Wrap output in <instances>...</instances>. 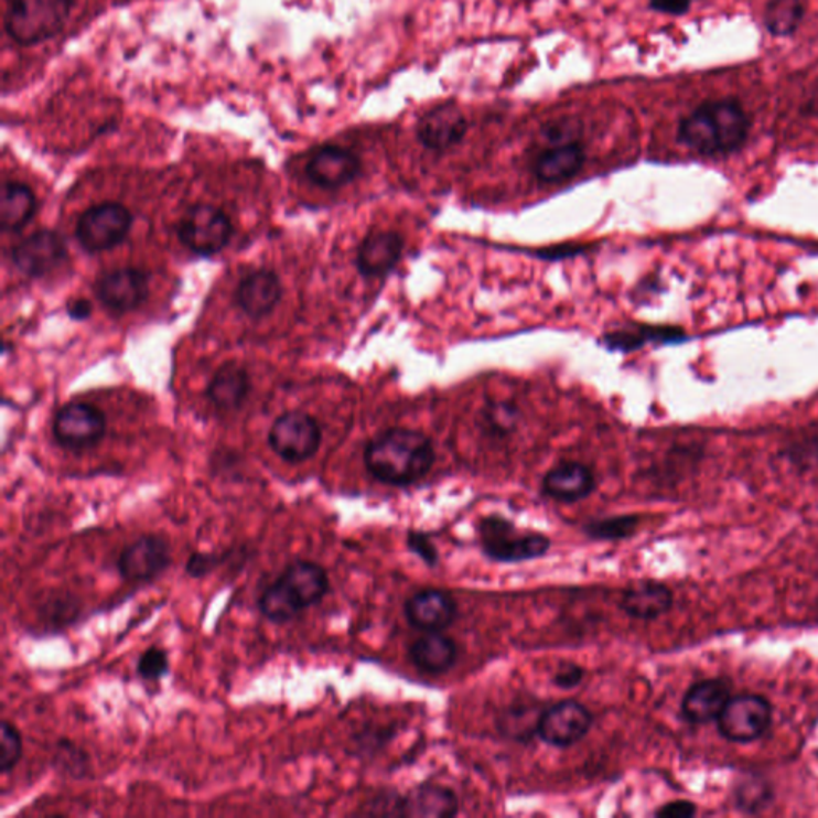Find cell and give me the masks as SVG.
I'll return each instance as SVG.
<instances>
[{"instance_id":"6da1fadb","label":"cell","mask_w":818,"mask_h":818,"mask_svg":"<svg viewBox=\"0 0 818 818\" xmlns=\"http://www.w3.org/2000/svg\"><path fill=\"white\" fill-rule=\"evenodd\" d=\"M363 459L368 472L384 485L409 486L433 467L435 448L419 430L395 427L369 441Z\"/></svg>"},{"instance_id":"7a4b0ae2","label":"cell","mask_w":818,"mask_h":818,"mask_svg":"<svg viewBox=\"0 0 818 818\" xmlns=\"http://www.w3.org/2000/svg\"><path fill=\"white\" fill-rule=\"evenodd\" d=\"M750 119L734 99L706 101L679 123L682 144L702 155L731 154L749 138Z\"/></svg>"},{"instance_id":"3957f363","label":"cell","mask_w":818,"mask_h":818,"mask_svg":"<svg viewBox=\"0 0 818 818\" xmlns=\"http://www.w3.org/2000/svg\"><path fill=\"white\" fill-rule=\"evenodd\" d=\"M480 549L494 563L517 564L546 557L550 537L537 531H521L503 515H489L476 525Z\"/></svg>"},{"instance_id":"277c9868","label":"cell","mask_w":818,"mask_h":818,"mask_svg":"<svg viewBox=\"0 0 818 818\" xmlns=\"http://www.w3.org/2000/svg\"><path fill=\"white\" fill-rule=\"evenodd\" d=\"M74 0H9L6 31L23 47L42 44L63 31Z\"/></svg>"},{"instance_id":"5b68a950","label":"cell","mask_w":818,"mask_h":818,"mask_svg":"<svg viewBox=\"0 0 818 818\" xmlns=\"http://www.w3.org/2000/svg\"><path fill=\"white\" fill-rule=\"evenodd\" d=\"M133 216L117 202H105L88 208L80 216L76 237L84 250L99 252L117 247L130 233Z\"/></svg>"},{"instance_id":"8992f818","label":"cell","mask_w":818,"mask_h":818,"mask_svg":"<svg viewBox=\"0 0 818 818\" xmlns=\"http://www.w3.org/2000/svg\"><path fill=\"white\" fill-rule=\"evenodd\" d=\"M234 227L229 216L213 205H195L187 209L177 226V237L184 247L197 255H216L227 247Z\"/></svg>"},{"instance_id":"52a82bcc","label":"cell","mask_w":818,"mask_h":818,"mask_svg":"<svg viewBox=\"0 0 818 818\" xmlns=\"http://www.w3.org/2000/svg\"><path fill=\"white\" fill-rule=\"evenodd\" d=\"M269 444L283 461L301 464L314 458L320 450L322 430L315 419L305 412H284L270 429Z\"/></svg>"},{"instance_id":"ba28073f","label":"cell","mask_w":818,"mask_h":818,"mask_svg":"<svg viewBox=\"0 0 818 818\" xmlns=\"http://www.w3.org/2000/svg\"><path fill=\"white\" fill-rule=\"evenodd\" d=\"M772 724L769 700L756 693L732 697L718 718V729L731 742L750 743L763 738Z\"/></svg>"},{"instance_id":"9c48e42d","label":"cell","mask_w":818,"mask_h":818,"mask_svg":"<svg viewBox=\"0 0 818 818\" xmlns=\"http://www.w3.org/2000/svg\"><path fill=\"white\" fill-rule=\"evenodd\" d=\"M593 721L592 711L578 700H561L543 710L537 738L555 749H569L586 738Z\"/></svg>"},{"instance_id":"30bf717a","label":"cell","mask_w":818,"mask_h":818,"mask_svg":"<svg viewBox=\"0 0 818 818\" xmlns=\"http://www.w3.org/2000/svg\"><path fill=\"white\" fill-rule=\"evenodd\" d=\"M173 563L172 546L165 537L144 535L126 547L117 560V571L128 582H152Z\"/></svg>"},{"instance_id":"8fae6325","label":"cell","mask_w":818,"mask_h":818,"mask_svg":"<svg viewBox=\"0 0 818 818\" xmlns=\"http://www.w3.org/2000/svg\"><path fill=\"white\" fill-rule=\"evenodd\" d=\"M106 433V418L88 403H67L56 412L53 437L63 448L84 451L94 448Z\"/></svg>"},{"instance_id":"7c38bea8","label":"cell","mask_w":818,"mask_h":818,"mask_svg":"<svg viewBox=\"0 0 818 818\" xmlns=\"http://www.w3.org/2000/svg\"><path fill=\"white\" fill-rule=\"evenodd\" d=\"M67 258L66 241L53 230H39L12 250V261L28 277H44Z\"/></svg>"},{"instance_id":"4fadbf2b","label":"cell","mask_w":818,"mask_h":818,"mask_svg":"<svg viewBox=\"0 0 818 818\" xmlns=\"http://www.w3.org/2000/svg\"><path fill=\"white\" fill-rule=\"evenodd\" d=\"M148 293L149 276L138 269L109 270L96 282V297L116 314H127L140 308Z\"/></svg>"},{"instance_id":"5bb4252c","label":"cell","mask_w":818,"mask_h":818,"mask_svg":"<svg viewBox=\"0 0 818 818\" xmlns=\"http://www.w3.org/2000/svg\"><path fill=\"white\" fill-rule=\"evenodd\" d=\"M458 614V601L446 590H419L405 601V617L421 632H443L456 622Z\"/></svg>"},{"instance_id":"9a60e30c","label":"cell","mask_w":818,"mask_h":818,"mask_svg":"<svg viewBox=\"0 0 818 818\" xmlns=\"http://www.w3.org/2000/svg\"><path fill=\"white\" fill-rule=\"evenodd\" d=\"M360 159L340 146L320 148L305 166L309 180L325 190L346 186L360 174Z\"/></svg>"},{"instance_id":"2e32d148","label":"cell","mask_w":818,"mask_h":818,"mask_svg":"<svg viewBox=\"0 0 818 818\" xmlns=\"http://www.w3.org/2000/svg\"><path fill=\"white\" fill-rule=\"evenodd\" d=\"M595 489V473L581 462H560L551 467L542 480L543 496L557 503H579Z\"/></svg>"},{"instance_id":"e0dca14e","label":"cell","mask_w":818,"mask_h":818,"mask_svg":"<svg viewBox=\"0 0 818 818\" xmlns=\"http://www.w3.org/2000/svg\"><path fill=\"white\" fill-rule=\"evenodd\" d=\"M467 133V120L454 103L429 110L418 123V138L427 149L446 151Z\"/></svg>"},{"instance_id":"ac0fdd59","label":"cell","mask_w":818,"mask_h":818,"mask_svg":"<svg viewBox=\"0 0 818 818\" xmlns=\"http://www.w3.org/2000/svg\"><path fill=\"white\" fill-rule=\"evenodd\" d=\"M277 579L287 586L304 611L322 603L330 592L329 572L315 561H294Z\"/></svg>"},{"instance_id":"d6986e66","label":"cell","mask_w":818,"mask_h":818,"mask_svg":"<svg viewBox=\"0 0 818 818\" xmlns=\"http://www.w3.org/2000/svg\"><path fill=\"white\" fill-rule=\"evenodd\" d=\"M282 298V283L270 270L259 269L248 273L238 283L236 301L238 308L250 319L269 315Z\"/></svg>"},{"instance_id":"ffe728a7","label":"cell","mask_w":818,"mask_h":818,"mask_svg":"<svg viewBox=\"0 0 818 818\" xmlns=\"http://www.w3.org/2000/svg\"><path fill=\"white\" fill-rule=\"evenodd\" d=\"M403 238L392 230H375L362 241L357 252V268L365 277H384L400 261Z\"/></svg>"},{"instance_id":"44dd1931","label":"cell","mask_w":818,"mask_h":818,"mask_svg":"<svg viewBox=\"0 0 818 818\" xmlns=\"http://www.w3.org/2000/svg\"><path fill=\"white\" fill-rule=\"evenodd\" d=\"M618 607L628 617L656 621L674 607V592L661 582H635L622 593Z\"/></svg>"},{"instance_id":"7402d4cb","label":"cell","mask_w":818,"mask_h":818,"mask_svg":"<svg viewBox=\"0 0 818 818\" xmlns=\"http://www.w3.org/2000/svg\"><path fill=\"white\" fill-rule=\"evenodd\" d=\"M731 688L725 679H703L686 692L681 713L692 724H707L718 720L725 703L731 699Z\"/></svg>"},{"instance_id":"603a6c76","label":"cell","mask_w":818,"mask_h":818,"mask_svg":"<svg viewBox=\"0 0 818 818\" xmlns=\"http://www.w3.org/2000/svg\"><path fill=\"white\" fill-rule=\"evenodd\" d=\"M401 816L415 818H453L459 799L453 789L437 784H421L401 798Z\"/></svg>"},{"instance_id":"cb8c5ba5","label":"cell","mask_w":818,"mask_h":818,"mask_svg":"<svg viewBox=\"0 0 818 818\" xmlns=\"http://www.w3.org/2000/svg\"><path fill=\"white\" fill-rule=\"evenodd\" d=\"M409 660L426 675H444L456 665L459 647L441 632L426 633L409 646Z\"/></svg>"},{"instance_id":"d4e9b609","label":"cell","mask_w":818,"mask_h":818,"mask_svg":"<svg viewBox=\"0 0 818 818\" xmlns=\"http://www.w3.org/2000/svg\"><path fill=\"white\" fill-rule=\"evenodd\" d=\"M585 152L578 142L553 146L542 152L535 163V174L542 183H561L581 172Z\"/></svg>"},{"instance_id":"484cf974","label":"cell","mask_w":818,"mask_h":818,"mask_svg":"<svg viewBox=\"0 0 818 818\" xmlns=\"http://www.w3.org/2000/svg\"><path fill=\"white\" fill-rule=\"evenodd\" d=\"M250 392V378L244 366L226 363L213 376L208 386V398L223 411H233L241 407Z\"/></svg>"},{"instance_id":"4316f807","label":"cell","mask_w":818,"mask_h":818,"mask_svg":"<svg viewBox=\"0 0 818 818\" xmlns=\"http://www.w3.org/2000/svg\"><path fill=\"white\" fill-rule=\"evenodd\" d=\"M34 192L23 183L6 181L0 202V223L6 233H17L30 223L35 213Z\"/></svg>"},{"instance_id":"83f0119b","label":"cell","mask_w":818,"mask_h":818,"mask_svg":"<svg viewBox=\"0 0 818 818\" xmlns=\"http://www.w3.org/2000/svg\"><path fill=\"white\" fill-rule=\"evenodd\" d=\"M540 702H518L508 707L497 721L503 738L514 742L528 743L537 735L540 717L543 713Z\"/></svg>"},{"instance_id":"f1b7e54d","label":"cell","mask_w":818,"mask_h":818,"mask_svg":"<svg viewBox=\"0 0 818 818\" xmlns=\"http://www.w3.org/2000/svg\"><path fill=\"white\" fill-rule=\"evenodd\" d=\"M606 346L615 351H636L649 343H678L685 340V331L675 326L639 325L636 329L618 330L607 334Z\"/></svg>"},{"instance_id":"f546056e","label":"cell","mask_w":818,"mask_h":818,"mask_svg":"<svg viewBox=\"0 0 818 818\" xmlns=\"http://www.w3.org/2000/svg\"><path fill=\"white\" fill-rule=\"evenodd\" d=\"M259 613L265 615L269 622L276 625H284L288 622L300 617L304 610L297 600L293 599L287 586L279 579H276L269 586H266L258 600Z\"/></svg>"},{"instance_id":"4dcf8cb0","label":"cell","mask_w":818,"mask_h":818,"mask_svg":"<svg viewBox=\"0 0 818 818\" xmlns=\"http://www.w3.org/2000/svg\"><path fill=\"white\" fill-rule=\"evenodd\" d=\"M803 18V0H769L764 13V24L772 35L787 37L798 30Z\"/></svg>"},{"instance_id":"1f68e13d","label":"cell","mask_w":818,"mask_h":818,"mask_svg":"<svg viewBox=\"0 0 818 818\" xmlns=\"http://www.w3.org/2000/svg\"><path fill=\"white\" fill-rule=\"evenodd\" d=\"M639 528L636 515H617V517L592 519L583 525V535L599 542H615L629 539Z\"/></svg>"},{"instance_id":"d6a6232c","label":"cell","mask_w":818,"mask_h":818,"mask_svg":"<svg viewBox=\"0 0 818 818\" xmlns=\"http://www.w3.org/2000/svg\"><path fill=\"white\" fill-rule=\"evenodd\" d=\"M53 764L56 769L62 771L64 775L69 777L82 778L88 774V767H90V757L84 750L79 749L76 743L71 740H60L56 745L55 756H53Z\"/></svg>"},{"instance_id":"836d02e7","label":"cell","mask_w":818,"mask_h":818,"mask_svg":"<svg viewBox=\"0 0 818 818\" xmlns=\"http://www.w3.org/2000/svg\"><path fill=\"white\" fill-rule=\"evenodd\" d=\"M23 738L17 725L7 720L2 721L0 725V772L2 775L15 769L23 757Z\"/></svg>"},{"instance_id":"e575fe53","label":"cell","mask_w":818,"mask_h":818,"mask_svg":"<svg viewBox=\"0 0 818 818\" xmlns=\"http://www.w3.org/2000/svg\"><path fill=\"white\" fill-rule=\"evenodd\" d=\"M735 798H738L740 809L756 814L771 803L772 789L769 784L761 778H749V781L740 782Z\"/></svg>"},{"instance_id":"d590c367","label":"cell","mask_w":818,"mask_h":818,"mask_svg":"<svg viewBox=\"0 0 818 818\" xmlns=\"http://www.w3.org/2000/svg\"><path fill=\"white\" fill-rule=\"evenodd\" d=\"M483 421L494 435H508L519 421V409L508 401H494L483 412Z\"/></svg>"},{"instance_id":"8d00e7d4","label":"cell","mask_w":818,"mask_h":818,"mask_svg":"<svg viewBox=\"0 0 818 818\" xmlns=\"http://www.w3.org/2000/svg\"><path fill=\"white\" fill-rule=\"evenodd\" d=\"M170 671L169 650L151 646L138 659L137 674L144 681H160Z\"/></svg>"},{"instance_id":"74e56055","label":"cell","mask_w":818,"mask_h":818,"mask_svg":"<svg viewBox=\"0 0 818 818\" xmlns=\"http://www.w3.org/2000/svg\"><path fill=\"white\" fill-rule=\"evenodd\" d=\"M233 555V551H212V553H204V551H194L191 555L190 560L186 563V572L194 579L205 578V575L212 574L216 569L227 563V558Z\"/></svg>"},{"instance_id":"f35d334b","label":"cell","mask_w":818,"mask_h":818,"mask_svg":"<svg viewBox=\"0 0 818 818\" xmlns=\"http://www.w3.org/2000/svg\"><path fill=\"white\" fill-rule=\"evenodd\" d=\"M407 546L409 551L418 555L427 567H437L440 560L439 549L433 543L432 537L421 531H408Z\"/></svg>"},{"instance_id":"ab89813d","label":"cell","mask_w":818,"mask_h":818,"mask_svg":"<svg viewBox=\"0 0 818 818\" xmlns=\"http://www.w3.org/2000/svg\"><path fill=\"white\" fill-rule=\"evenodd\" d=\"M787 456L801 467H814L818 464V439L796 440L789 444Z\"/></svg>"},{"instance_id":"60d3db41","label":"cell","mask_w":818,"mask_h":818,"mask_svg":"<svg viewBox=\"0 0 818 818\" xmlns=\"http://www.w3.org/2000/svg\"><path fill=\"white\" fill-rule=\"evenodd\" d=\"M583 677H585V670H583L581 665L574 664V661H564L555 671L551 681H553L557 688L571 691V689L578 688L581 685Z\"/></svg>"},{"instance_id":"b9f144b4","label":"cell","mask_w":818,"mask_h":818,"mask_svg":"<svg viewBox=\"0 0 818 818\" xmlns=\"http://www.w3.org/2000/svg\"><path fill=\"white\" fill-rule=\"evenodd\" d=\"M696 804L685 801V799H679V801L664 804L660 809H657L656 812H654V816L660 818H691L696 816Z\"/></svg>"},{"instance_id":"7bdbcfd3","label":"cell","mask_w":818,"mask_h":818,"mask_svg":"<svg viewBox=\"0 0 818 818\" xmlns=\"http://www.w3.org/2000/svg\"><path fill=\"white\" fill-rule=\"evenodd\" d=\"M691 7V0H650V9L668 15H685Z\"/></svg>"},{"instance_id":"ee69618b","label":"cell","mask_w":818,"mask_h":818,"mask_svg":"<svg viewBox=\"0 0 818 818\" xmlns=\"http://www.w3.org/2000/svg\"><path fill=\"white\" fill-rule=\"evenodd\" d=\"M67 312H69V315L73 316V319L84 320L90 315L92 304L87 300L73 301L67 305Z\"/></svg>"},{"instance_id":"f6af8a7d","label":"cell","mask_w":818,"mask_h":818,"mask_svg":"<svg viewBox=\"0 0 818 818\" xmlns=\"http://www.w3.org/2000/svg\"><path fill=\"white\" fill-rule=\"evenodd\" d=\"M803 112L807 114V116L818 117V80L817 84L814 85L812 90H810L809 98L804 103Z\"/></svg>"},{"instance_id":"bcb514c9","label":"cell","mask_w":818,"mask_h":818,"mask_svg":"<svg viewBox=\"0 0 818 818\" xmlns=\"http://www.w3.org/2000/svg\"><path fill=\"white\" fill-rule=\"evenodd\" d=\"M817 757H818V752H817Z\"/></svg>"}]
</instances>
